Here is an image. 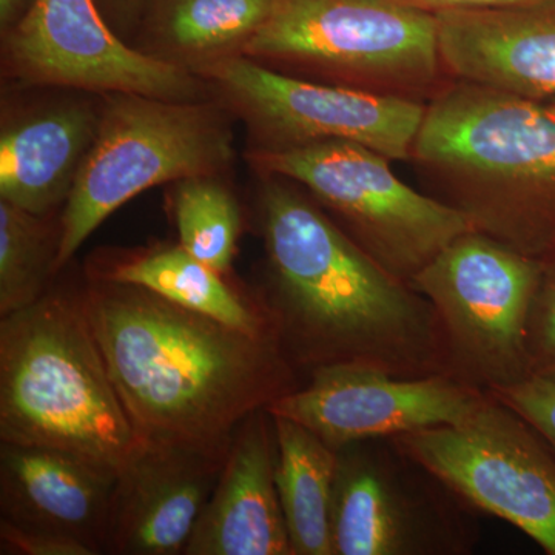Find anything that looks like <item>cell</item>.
<instances>
[{
	"mask_svg": "<svg viewBox=\"0 0 555 555\" xmlns=\"http://www.w3.org/2000/svg\"><path fill=\"white\" fill-rule=\"evenodd\" d=\"M261 228L268 288L259 298L298 375L332 366L449 375L430 302L369 257L308 192L270 177Z\"/></svg>",
	"mask_w": 555,
	"mask_h": 555,
	"instance_id": "obj_1",
	"label": "cell"
},
{
	"mask_svg": "<svg viewBox=\"0 0 555 555\" xmlns=\"http://www.w3.org/2000/svg\"><path fill=\"white\" fill-rule=\"evenodd\" d=\"M83 306L142 440H229L297 389L280 341L255 337L147 288L94 280Z\"/></svg>",
	"mask_w": 555,
	"mask_h": 555,
	"instance_id": "obj_2",
	"label": "cell"
},
{
	"mask_svg": "<svg viewBox=\"0 0 555 555\" xmlns=\"http://www.w3.org/2000/svg\"><path fill=\"white\" fill-rule=\"evenodd\" d=\"M430 196L521 254H555V109L452 79L427 102L411 159Z\"/></svg>",
	"mask_w": 555,
	"mask_h": 555,
	"instance_id": "obj_3",
	"label": "cell"
},
{
	"mask_svg": "<svg viewBox=\"0 0 555 555\" xmlns=\"http://www.w3.org/2000/svg\"><path fill=\"white\" fill-rule=\"evenodd\" d=\"M82 291L0 317V443L61 449L119 474L142 444Z\"/></svg>",
	"mask_w": 555,
	"mask_h": 555,
	"instance_id": "obj_4",
	"label": "cell"
},
{
	"mask_svg": "<svg viewBox=\"0 0 555 555\" xmlns=\"http://www.w3.org/2000/svg\"><path fill=\"white\" fill-rule=\"evenodd\" d=\"M243 53L318 82L422 104L452 80L436 14L401 0H273Z\"/></svg>",
	"mask_w": 555,
	"mask_h": 555,
	"instance_id": "obj_5",
	"label": "cell"
},
{
	"mask_svg": "<svg viewBox=\"0 0 555 555\" xmlns=\"http://www.w3.org/2000/svg\"><path fill=\"white\" fill-rule=\"evenodd\" d=\"M232 156V134L192 101L113 94L61 218L60 272L102 222L139 193L210 177Z\"/></svg>",
	"mask_w": 555,
	"mask_h": 555,
	"instance_id": "obj_6",
	"label": "cell"
},
{
	"mask_svg": "<svg viewBox=\"0 0 555 555\" xmlns=\"http://www.w3.org/2000/svg\"><path fill=\"white\" fill-rule=\"evenodd\" d=\"M269 177L295 182L358 246L393 276L411 283L463 233L469 219L393 173L390 159L346 141L251 153Z\"/></svg>",
	"mask_w": 555,
	"mask_h": 555,
	"instance_id": "obj_7",
	"label": "cell"
},
{
	"mask_svg": "<svg viewBox=\"0 0 555 555\" xmlns=\"http://www.w3.org/2000/svg\"><path fill=\"white\" fill-rule=\"evenodd\" d=\"M543 261L470 230L411 280L430 302L449 375L485 392L531 375L526 327Z\"/></svg>",
	"mask_w": 555,
	"mask_h": 555,
	"instance_id": "obj_8",
	"label": "cell"
},
{
	"mask_svg": "<svg viewBox=\"0 0 555 555\" xmlns=\"http://www.w3.org/2000/svg\"><path fill=\"white\" fill-rule=\"evenodd\" d=\"M474 509L390 438L339 449L332 499L334 555H463Z\"/></svg>",
	"mask_w": 555,
	"mask_h": 555,
	"instance_id": "obj_9",
	"label": "cell"
},
{
	"mask_svg": "<svg viewBox=\"0 0 555 555\" xmlns=\"http://www.w3.org/2000/svg\"><path fill=\"white\" fill-rule=\"evenodd\" d=\"M474 511L555 555V451L491 393L465 420L390 438Z\"/></svg>",
	"mask_w": 555,
	"mask_h": 555,
	"instance_id": "obj_10",
	"label": "cell"
},
{
	"mask_svg": "<svg viewBox=\"0 0 555 555\" xmlns=\"http://www.w3.org/2000/svg\"><path fill=\"white\" fill-rule=\"evenodd\" d=\"M206 73L257 130L261 149L346 141L409 160L426 112L422 102L297 78L244 54L210 61Z\"/></svg>",
	"mask_w": 555,
	"mask_h": 555,
	"instance_id": "obj_11",
	"label": "cell"
},
{
	"mask_svg": "<svg viewBox=\"0 0 555 555\" xmlns=\"http://www.w3.org/2000/svg\"><path fill=\"white\" fill-rule=\"evenodd\" d=\"M5 53L11 72L33 83L169 101L196 94L185 69L126 46L96 0H31L7 30Z\"/></svg>",
	"mask_w": 555,
	"mask_h": 555,
	"instance_id": "obj_12",
	"label": "cell"
},
{
	"mask_svg": "<svg viewBox=\"0 0 555 555\" xmlns=\"http://www.w3.org/2000/svg\"><path fill=\"white\" fill-rule=\"evenodd\" d=\"M488 392L451 375L397 377L375 369H318L305 386L278 398L268 411L294 420L328 447L393 438L465 420Z\"/></svg>",
	"mask_w": 555,
	"mask_h": 555,
	"instance_id": "obj_13",
	"label": "cell"
},
{
	"mask_svg": "<svg viewBox=\"0 0 555 555\" xmlns=\"http://www.w3.org/2000/svg\"><path fill=\"white\" fill-rule=\"evenodd\" d=\"M230 441H142L113 486L104 554H184L221 476Z\"/></svg>",
	"mask_w": 555,
	"mask_h": 555,
	"instance_id": "obj_14",
	"label": "cell"
},
{
	"mask_svg": "<svg viewBox=\"0 0 555 555\" xmlns=\"http://www.w3.org/2000/svg\"><path fill=\"white\" fill-rule=\"evenodd\" d=\"M436 16L449 78L529 100L555 98V3Z\"/></svg>",
	"mask_w": 555,
	"mask_h": 555,
	"instance_id": "obj_15",
	"label": "cell"
},
{
	"mask_svg": "<svg viewBox=\"0 0 555 555\" xmlns=\"http://www.w3.org/2000/svg\"><path fill=\"white\" fill-rule=\"evenodd\" d=\"M276 455L275 422L259 409L233 433L185 555H295L278 495Z\"/></svg>",
	"mask_w": 555,
	"mask_h": 555,
	"instance_id": "obj_16",
	"label": "cell"
},
{
	"mask_svg": "<svg viewBox=\"0 0 555 555\" xmlns=\"http://www.w3.org/2000/svg\"><path fill=\"white\" fill-rule=\"evenodd\" d=\"M118 474L61 449L0 444L2 518L76 537L101 554Z\"/></svg>",
	"mask_w": 555,
	"mask_h": 555,
	"instance_id": "obj_17",
	"label": "cell"
},
{
	"mask_svg": "<svg viewBox=\"0 0 555 555\" xmlns=\"http://www.w3.org/2000/svg\"><path fill=\"white\" fill-rule=\"evenodd\" d=\"M100 122L89 108L64 107L3 129L0 199L38 217L67 203Z\"/></svg>",
	"mask_w": 555,
	"mask_h": 555,
	"instance_id": "obj_18",
	"label": "cell"
},
{
	"mask_svg": "<svg viewBox=\"0 0 555 555\" xmlns=\"http://www.w3.org/2000/svg\"><path fill=\"white\" fill-rule=\"evenodd\" d=\"M94 280L144 287L182 308L206 313L246 334L278 339L272 318L261 298L238 294L229 286L224 275L181 246L159 247L115 262L98 273Z\"/></svg>",
	"mask_w": 555,
	"mask_h": 555,
	"instance_id": "obj_19",
	"label": "cell"
},
{
	"mask_svg": "<svg viewBox=\"0 0 555 555\" xmlns=\"http://www.w3.org/2000/svg\"><path fill=\"white\" fill-rule=\"evenodd\" d=\"M272 416L276 489L292 550L295 555H334L332 499L338 451L294 420Z\"/></svg>",
	"mask_w": 555,
	"mask_h": 555,
	"instance_id": "obj_20",
	"label": "cell"
},
{
	"mask_svg": "<svg viewBox=\"0 0 555 555\" xmlns=\"http://www.w3.org/2000/svg\"><path fill=\"white\" fill-rule=\"evenodd\" d=\"M272 7L273 0H142L141 16L170 49L204 54L243 50Z\"/></svg>",
	"mask_w": 555,
	"mask_h": 555,
	"instance_id": "obj_21",
	"label": "cell"
},
{
	"mask_svg": "<svg viewBox=\"0 0 555 555\" xmlns=\"http://www.w3.org/2000/svg\"><path fill=\"white\" fill-rule=\"evenodd\" d=\"M60 238H51L43 217L0 199V317L28 308L56 273Z\"/></svg>",
	"mask_w": 555,
	"mask_h": 555,
	"instance_id": "obj_22",
	"label": "cell"
},
{
	"mask_svg": "<svg viewBox=\"0 0 555 555\" xmlns=\"http://www.w3.org/2000/svg\"><path fill=\"white\" fill-rule=\"evenodd\" d=\"M179 246L228 275L241 235V210L224 185L207 177L179 181L173 199Z\"/></svg>",
	"mask_w": 555,
	"mask_h": 555,
	"instance_id": "obj_23",
	"label": "cell"
},
{
	"mask_svg": "<svg viewBox=\"0 0 555 555\" xmlns=\"http://www.w3.org/2000/svg\"><path fill=\"white\" fill-rule=\"evenodd\" d=\"M542 261L526 327V352L531 375H555V254Z\"/></svg>",
	"mask_w": 555,
	"mask_h": 555,
	"instance_id": "obj_24",
	"label": "cell"
},
{
	"mask_svg": "<svg viewBox=\"0 0 555 555\" xmlns=\"http://www.w3.org/2000/svg\"><path fill=\"white\" fill-rule=\"evenodd\" d=\"M489 393L520 415L555 451V375H531Z\"/></svg>",
	"mask_w": 555,
	"mask_h": 555,
	"instance_id": "obj_25",
	"label": "cell"
},
{
	"mask_svg": "<svg viewBox=\"0 0 555 555\" xmlns=\"http://www.w3.org/2000/svg\"><path fill=\"white\" fill-rule=\"evenodd\" d=\"M0 543L2 554L20 555H98L96 547L76 537L60 534V532L43 531V529L24 528L0 520Z\"/></svg>",
	"mask_w": 555,
	"mask_h": 555,
	"instance_id": "obj_26",
	"label": "cell"
},
{
	"mask_svg": "<svg viewBox=\"0 0 555 555\" xmlns=\"http://www.w3.org/2000/svg\"><path fill=\"white\" fill-rule=\"evenodd\" d=\"M409 5L429 11V13H440V11L454 10H488V9H507V7H529L545 5V3H555V0H401Z\"/></svg>",
	"mask_w": 555,
	"mask_h": 555,
	"instance_id": "obj_27",
	"label": "cell"
},
{
	"mask_svg": "<svg viewBox=\"0 0 555 555\" xmlns=\"http://www.w3.org/2000/svg\"><path fill=\"white\" fill-rule=\"evenodd\" d=\"M102 13L107 14L113 24L131 27L141 17L142 0H96Z\"/></svg>",
	"mask_w": 555,
	"mask_h": 555,
	"instance_id": "obj_28",
	"label": "cell"
},
{
	"mask_svg": "<svg viewBox=\"0 0 555 555\" xmlns=\"http://www.w3.org/2000/svg\"><path fill=\"white\" fill-rule=\"evenodd\" d=\"M30 2L31 0H0V24L3 30H9L11 25L20 20Z\"/></svg>",
	"mask_w": 555,
	"mask_h": 555,
	"instance_id": "obj_29",
	"label": "cell"
}]
</instances>
